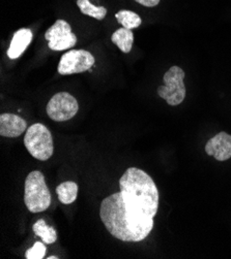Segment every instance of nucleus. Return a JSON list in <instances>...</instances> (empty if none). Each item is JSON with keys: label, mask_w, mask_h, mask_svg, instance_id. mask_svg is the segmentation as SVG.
<instances>
[{"label": "nucleus", "mask_w": 231, "mask_h": 259, "mask_svg": "<svg viewBox=\"0 0 231 259\" xmlns=\"http://www.w3.org/2000/svg\"><path fill=\"white\" fill-rule=\"evenodd\" d=\"M119 192L103 199L101 220L117 240L141 242L151 232L159 209L155 181L144 170L130 167L119 179Z\"/></svg>", "instance_id": "obj_1"}, {"label": "nucleus", "mask_w": 231, "mask_h": 259, "mask_svg": "<svg viewBox=\"0 0 231 259\" xmlns=\"http://www.w3.org/2000/svg\"><path fill=\"white\" fill-rule=\"evenodd\" d=\"M24 202L31 213H41L51 205V194L40 170L28 174L24 184Z\"/></svg>", "instance_id": "obj_2"}, {"label": "nucleus", "mask_w": 231, "mask_h": 259, "mask_svg": "<svg viewBox=\"0 0 231 259\" xmlns=\"http://www.w3.org/2000/svg\"><path fill=\"white\" fill-rule=\"evenodd\" d=\"M23 142L34 158L46 161L52 157L54 152L53 138L44 124L36 123L29 126L25 133Z\"/></svg>", "instance_id": "obj_3"}, {"label": "nucleus", "mask_w": 231, "mask_h": 259, "mask_svg": "<svg viewBox=\"0 0 231 259\" xmlns=\"http://www.w3.org/2000/svg\"><path fill=\"white\" fill-rule=\"evenodd\" d=\"M185 71L179 66H172L164 74V85L157 90L159 96L166 100L169 106L181 105L186 98V86L184 83Z\"/></svg>", "instance_id": "obj_4"}, {"label": "nucleus", "mask_w": 231, "mask_h": 259, "mask_svg": "<svg viewBox=\"0 0 231 259\" xmlns=\"http://www.w3.org/2000/svg\"><path fill=\"white\" fill-rule=\"evenodd\" d=\"M48 117L55 122L71 120L79 111L77 99L68 92H58L51 98L47 105Z\"/></svg>", "instance_id": "obj_5"}, {"label": "nucleus", "mask_w": 231, "mask_h": 259, "mask_svg": "<svg viewBox=\"0 0 231 259\" xmlns=\"http://www.w3.org/2000/svg\"><path fill=\"white\" fill-rule=\"evenodd\" d=\"M95 62L94 57L85 50H72L64 53L58 64V72L62 75L81 73L89 70Z\"/></svg>", "instance_id": "obj_6"}, {"label": "nucleus", "mask_w": 231, "mask_h": 259, "mask_svg": "<svg viewBox=\"0 0 231 259\" xmlns=\"http://www.w3.org/2000/svg\"><path fill=\"white\" fill-rule=\"evenodd\" d=\"M45 38L52 51H65L77 44V36L73 33L71 25L64 20H57L46 31Z\"/></svg>", "instance_id": "obj_7"}, {"label": "nucleus", "mask_w": 231, "mask_h": 259, "mask_svg": "<svg viewBox=\"0 0 231 259\" xmlns=\"http://www.w3.org/2000/svg\"><path fill=\"white\" fill-rule=\"evenodd\" d=\"M205 153L218 161H226L231 158V136L227 133H219L208 141Z\"/></svg>", "instance_id": "obj_8"}, {"label": "nucleus", "mask_w": 231, "mask_h": 259, "mask_svg": "<svg viewBox=\"0 0 231 259\" xmlns=\"http://www.w3.org/2000/svg\"><path fill=\"white\" fill-rule=\"evenodd\" d=\"M27 131V123L15 114H3L0 116V136L15 139Z\"/></svg>", "instance_id": "obj_9"}, {"label": "nucleus", "mask_w": 231, "mask_h": 259, "mask_svg": "<svg viewBox=\"0 0 231 259\" xmlns=\"http://www.w3.org/2000/svg\"><path fill=\"white\" fill-rule=\"evenodd\" d=\"M32 32L29 28H22L16 31L11 40V45L8 50V56L10 59L19 58L28 48L32 40Z\"/></svg>", "instance_id": "obj_10"}, {"label": "nucleus", "mask_w": 231, "mask_h": 259, "mask_svg": "<svg viewBox=\"0 0 231 259\" xmlns=\"http://www.w3.org/2000/svg\"><path fill=\"white\" fill-rule=\"evenodd\" d=\"M111 40L113 44H115L122 53H130L133 42H134V34L131 29H126L124 27H121L117 29L111 36Z\"/></svg>", "instance_id": "obj_11"}, {"label": "nucleus", "mask_w": 231, "mask_h": 259, "mask_svg": "<svg viewBox=\"0 0 231 259\" xmlns=\"http://www.w3.org/2000/svg\"><path fill=\"white\" fill-rule=\"evenodd\" d=\"M32 230L36 236L40 237L45 244H53L57 240V231L55 230V228L49 226L43 219L38 220L34 224Z\"/></svg>", "instance_id": "obj_12"}, {"label": "nucleus", "mask_w": 231, "mask_h": 259, "mask_svg": "<svg viewBox=\"0 0 231 259\" xmlns=\"http://www.w3.org/2000/svg\"><path fill=\"white\" fill-rule=\"evenodd\" d=\"M56 194L61 203L71 204L77 199V195H78V185L73 182V181L63 182L57 186Z\"/></svg>", "instance_id": "obj_13"}, {"label": "nucleus", "mask_w": 231, "mask_h": 259, "mask_svg": "<svg viewBox=\"0 0 231 259\" xmlns=\"http://www.w3.org/2000/svg\"><path fill=\"white\" fill-rule=\"evenodd\" d=\"M115 18L117 22L126 29H134L139 27L142 23L140 16L132 11L121 10L115 14Z\"/></svg>", "instance_id": "obj_14"}, {"label": "nucleus", "mask_w": 231, "mask_h": 259, "mask_svg": "<svg viewBox=\"0 0 231 259\" xmlns=\"http://www.w3.org/2000/svg\"><path fill=\"white\" fill-rule=\"evenodd\" d=\"M77 6L82 14L98 21L104 19L107 15V9L105 7H96L92 5L89 0H77Z\"/></svg>", "instance_id": "obj_15"}, {"label": "nucleus", "mask_w": 231, "mask_h": 259, "mask_svg": "<svg viewBox=\"0 0 231 259\" xmlns=\"http://www.w3.org/2000/svg\"><path fill=\"white\" fill-rule=\"evenodd\" d=\"M47 248L45 246V243L43 242H37L35 245L28 249L25 253V258L27 259H42L46 255Z\"/></svg>", "instance_id": "obj_16"}, {"label": "nucleus", "mask_w": 231, "mask_h": 259, "mask_svg": "<svg viewBox=\"0 0 231 259\" xmlns=\"http://www.w3.org/2000/svg\"><path fill=\"white\" fill-rule=\"evenodd\" d=\"M135 2L143 7L153 8V7H157L160 4L161 0H135Z\"/></svg>", "instance_id": "obj_17"}, {"label": "nucleus", "mask_w": 231, "mask_h": 259, "mask_svg": "<svg viewBox=\"0 0 231 259\" xmlns=\"http://www.w3.org/2000/svg\"><path fill=\"white\" fill-rule=\"evenodd\" d=\"M55 258H58L57 256H50V257H48V259H55Z\"/></svg>", "instance_id": "obj_18"}]
</instances>
